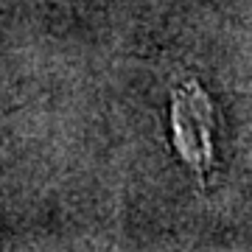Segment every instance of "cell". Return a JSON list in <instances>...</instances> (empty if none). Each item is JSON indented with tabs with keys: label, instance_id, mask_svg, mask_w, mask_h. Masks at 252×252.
Segmentation results:
<instances>
[{
	"label": "cell",
	"instance_id": "1",
	"mask_svg": "<svg viewBox=\"0 0 252 252\" xmlns=\"http://www.w3.org/2000/svg\"><path fill=\"white\" fill-rule=\"evenodd\" d=\"M171 126L180 157L199 177H207L216 160V112L205 90L193 81L174 90Z\"/></svg>",
	"mask_w": 252,
	"mask_h": 252
}]
</instances>
